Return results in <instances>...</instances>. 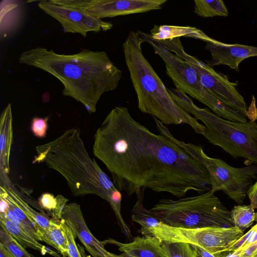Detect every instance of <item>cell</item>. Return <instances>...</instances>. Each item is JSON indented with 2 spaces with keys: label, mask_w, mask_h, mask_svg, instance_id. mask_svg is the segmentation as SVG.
I'll use <instances>...</instances> for the list:
<instances>
[{
  "label": "cell",
  "mask_w": 257,
  "mask_h": 257,
  "mask_svg": "<svg viewBox=\"0 0 257 257\" xmlns=\"http://www.w3.org/2000/svg\"><path fill=\"white\" fill-rule=\"evenodd\" d=\"M92 151L110 173L115 187L143 201L146 188L179 198L211 190L206 169L163 135L136 121L127 108L116 106L94 136Z\"/></svg>",
  "instance_id": "cell-1"
},
{
  "label": "cell",
  "mask_w": 257,
  "mask_h": 257,
  "mask_svg": "<svg viewBox=\"0 0 257 257\" xmlns=\"http://www.w3.org/2000/svg\"><path fill=\"white\" fill-rule=\"evenodd\" d=\"M19 62L57 78L63 85V95L81 103L90 113L96 111L103 93L117 88L122 73L105 51L88 49L62 54L39 47L22 53Z\"/></svg>",
  "instance_id": "cell-2"
},
{
  "label": "cell",
  "mask_w": 257,
  "mask_h": 257,
  "mask_svg": "<svg viewBox=\"0 0 257 257\" xmlns=\"http://www.w3.org/2000/svg\"><path fill=\"white\" fill-rule=\"evenodd\" d=\"M80 130L71 128L49 143L36 146L33 163H45L65 179L73 194L98 196L107 201L113 209L121 231H131L121 214L122 195L113 182L87 153Z\"/></svg>",
  "instance_id": "cell-3"
},
{
  "label": "cell",
  "mask_w": 257,
  "mask_h": 257,
  "mask_svg": "<svg viewBox=\"0 0 257 257\" xmlns=\"http://www.w3.org/2000/svg\"><path fill=\"white\" fill-rule=\"evenodd\" d=\"M145 42L138 31H132L122 44L126 65L137 94L138 107L166 124L189 125L203 135L206 127L179 105L145 58L142 44Z\"/></svg>",
  "instance_id": "cell-4"
},
{
  "label": "cell",
  "mask_w": 257,
  "mask_h": 257,
  "mask_svg": "<svg viewBox=\"0 0 257 257\" xmlns=\"http://www.w3.org/2000/svg\"><path fill=\"white\" fill-rule=\"evenodd\" d=\"M168 90L179 105L204 123L203 136L209 143L234 158H242L257 165V123L254 120L238 122L222 118L206 108L196 106L180 89Z\"/></svg>",
  "instance_id": "cell-5"
},
{
  "label": "cell",
  "mask_w": 257,
  "mask_h": 257,
  "mask_svg": "<svg viewBox=\"0 0 257 257\" xmlns=\"http://www.w3.org/2000/svg\"><path fill=\"white\" fill-rule=\"evenodd\" d=\"M151 210L160 221L173 227L233 226L230 211L211 190L178 200L162 199Z\"/></svg>",
  "instance_id": "cell-6"
},
{
  "label": "cell",
  "mask_w": 257,
  "mask_h": 257,
  "mask_svg": "<svg viewBox=\"0 0 257 257\" xmlns=\"http://www.w3.org/2000/svg\"><path fill=\"white\" fill-rule=\"evenodd\" d=\"M157 129L162 135L170 139L183 148L195 160L202 165L208 173L211 191H222L237 203L242 204L249 187L257 177V165L241 168L232 167L223 160L208 156L200 145L185 143L176 139L168 128L155 117Z\"/></svg>",
  "instance_id": "cell-7"
},
{
  "label": "cell",
  "mask_w": 257,
  "mask_h": 257,
  "mask_svg": "<svg viewBox=\"0 0 257 257\" xmlns=\"http://www.w3.org/2000/svg\"><path fill=\"white\" fill-rule=\"evenodd\" d=\"M140 36L153 47L165 63L166 73L176 88L207 106L218 116L233 122L247 121V116L219 100L203 86L199 75L187 62L173 54L150 34L138 31Z\"/></svg>",
  "instance_id": "cell-8"
},
{
  "label": "cell",
  "mask_w": 257,
  "mask_h": 257,
  "mask_svg": "<svg viewBox=\"0 0 257 257\" xmlns=\"http://www.w3.org/2000/svg\"><path fill=\"white\" fill-rule=\"evenodd\" d=\"M244 231L235 226L185 228L160 222L154 231L155 237L167 242H180L202 248L216 257H225L233 251Z\"/></svg>",
  "instance_id": "cell-9"
},
{
  "label": "cell",
  "mask_w": 257,
  "mask_h": 257,
  "mask_svg": "<svg viewBox=\"0 0 257 257\" xmlns=\"http://www.w3.org/2000/svg\"><path fill=\"white\" fill-rule=\"evenodd\" d=\"M159 42L188 63L196 71L203 86L209 93L232 108L247 117L248 116L247 104L236 88L238 85L237 82H230L226 75L216 71L207 63L188 54L185 51L180 38L161 40Z\"/></svg>",
  "instance_id": "cell-10"
},
{
  "label": "cell",
  "mask_w": 257,
  "mask_h": 257,
  "mask_svg": "<svg viewBox=\"0 0 257 257\" xmlns=\"http://www.w3.org/2000/svg\"><path fill=\"white\" fill-rule=\"evenodd\" d=\"M84 11L99 19L161 9L167 0H52Z\"/></svg>",
  "instance_id": "cell-11"
},
{
  "label": "cell",
  "mask_w": 257,
  "mask_h": 257,
  "mask_svg": "<svg viewBox=\"0 0 257 257\" xmlns=\"http://www.w3.org/2000/svg\"><path fill=\"white\" fill-rule=\"evenodd\" d=\"M39 8L58 21L65 33H76L86 37L88 32L106 31L113 27L111 22L95 18L76 8L58 4L51 0L41 1Z\"/></svg>",
  "instance_id": "cell-12"
},
{
  "label": "cell",
  "mask_w": 257,
  "mask_h": 257,
  "mask_svg": "<svg viewBox=\"0 0 257 257\" xmlns=\"http://www.w3.org/2000/svg\"><path fill=\"white\" fill-rule=\"evenodd\" d=\"M61 219L72 229L76 237L93 257H109L110 252L106 250L103 242L96 239L89 230L78 204H67Z\"/></svg>",
  "instance_id": "cell-13"
},
{
  "label": "cell",
  "mask_w": 257,
  "mask_h": 257,
  "mask_svg": "<svg viewBox=\"0 0 257 257\" xmlns=\"http://www.w3.org/2000/svg\"><path fill=\"white\" fill-rule=\"evenodd\" d=\"M205 49L211 55L207 61L211 67L224 65L239 71V65L244 59L257 56V47L239 44H226L213 39L206 43Z\"/></svg>",
  "instance_id": "cell-14"
},
{
  "label": "cell",
  "mask_w": 257,
  "mask_h": 257,
  "mask_svg": "<svg viewBox=\"0 0 257 257\" xmlns=\"http://www.w3.org/2000/svg\"><path fill=\"white\" fill-rule=\"evenodd\" d=\"M103 241L104 244L116 245L118 250L127 257H167L162 247V241L154 236H138L133 241L126 243L111 238Z\"/></svg>",
  "instance_id": "cell-15"
},
{
  "label": "cell",
  "mask_w": 257,
  "mask_h": 257,
  "mask_svg": "<svg viewBox=\"0 0 257 257\" xmlns=\"http://www.w3.org/2000/svg\"><path fill=\"white\" fill-rule=\"evenodd\" d=\"M150 34L156 41L171 40L181 37L199 39L206 43L213 40L201 30L190 26L155 25L151 30Z\"/></svg>",
  "instance_id": "cell-16"
},
{
  "label": "cell",
  "mask_w": 257,
  "mask_h": 257,
  "mask_svg": "<svg viewBox=\"0 0 257 257\" xmlns=\"http://www.w3.org/2000/svg\"><path fill=\"white\" fill-rule=\"evenodd\" d=\"M0 226L25 248L30 247L37 250L43 255L48 253L54 257H61L60 254L40 243L38 240L9 220L4 213H0Z\"/></svg>",
  "instance_id": "cell-17"
},
{
  "label": "cell",
  "mask_w": 257,
  "mask_h": 257,
  "mask_svg": "<svg viewBox=\"0 0 257 257\" xmlns=\"http://www.w3.org/2000/svg\"><path fill=\"white\" fill-rule=\"evenodd\" d=\"M12 113L11 104L3 110L1 116L0 151L1 170L5 174L9 173V157L13 141Z\"/></svg>",
  "instance_id": "cell-18"
},
{
  "label": "cell",
  "mask_w": 257,
  "mask_h": 257,
  "mask_svg": "<svg viewBox=\"0 0 257 257\" xmlns=\"http://www.w3.org/2000/svg\"><path fill=\"white\" fill-rule=\"evenodd\" d=\"M18 1L1 2V36L7 38L16 30L23 17L22 7Z\"/></svg>",
  "instance_id": "cell-19"
},
{
  "label": "cell",
  "mask_w": 257,
  "mask_h": 257,
  "mask_svg": "<svg viewBox=\"0 0 257 257\" xmlns=\"http://www.w3.org/2000/svg\"><path fill=\"white\" fill-rule=\"evenodd\" d=\"M41 241L46 242L57 249L63 257H69L67 240L61 222L53 220L51 226L47 228H39Z\"/></svg>",
  "instance_id": "cell-20"
},
{
  "label": "cell",
  "mask_w": 257,
  "mask_h": 257,
  "mask_svg": "<svg viewBox=\"0 0 257 257\" xmlns=\"http://www.w3.org/2000/svg\"><path fill=\"white\" fill-rule=\"evenodd\" d=\"M1 197L5 199L8 209L18 218L22 225V229L38 241H41L39 227L30 219L22 209L14 201L5 187L1 186Z\"/></svg>",
  "instance_id": "cell-21"
},
{
  "label": "cell",
  "mask_w": 257,
  "mask_h": 257,
  "mask_svg": "<svg viewBox=\"0 0 257 257\" xmlns=\"http://www.w3.org/2000/svg\"><path fill=\"white\" fill-rule=\"evenodd\" d=\"M5 189L14 201L39 228L46 229L51 226L53 222L52 218H50L44 212H38L32 209L11 188L6 189L5 188Z\"/></svg>",
  "instance_id": "cell-22"
},
{
  "label": "cell",
  "mask_w": 257,
  "mask_h": 257,
  "mask_svg": "<svg viewBox=\"0 0 257 257\" xmlns=\"http://www.w3.org/2000/svg\"><path fill=\"white\" fill-rule=\"evenodd\" d=\"M194 12L203 18L216 16L227 17L228 10L222 0H195Z\"/></svg>",
  "instance_id": "cell-23"
},
{
  "label": "cell",
  "mask_w": 257,
  "mask_h": 257,
  "mask_svg": "<svg viewBox=\"0 0 257 257\" xmlns=\"http://www.w3.org/2000/svg\"><path fill=\"white\" fill-rule=\"evenodd\" d=\"M254 209L250 205L235 206L230 211V217L233 226L244 231L255 220Z\"/></svg>",
  "instance_id": "cell-24"
},
{
  "label": "cell",
  "mask_w": 257,
  "mask_h": 257,
  "mask_svg": "<svg viewBox=\"0 0 257 257\" xmlns=\"http://www.w3.org/2000/svg\"><path fill=\"white\" fill-rule=\"evenodd\" d=\"M162 247L167 257H196L195 249L187 243L162 241Z\"/></svg>",
  "instance_id": "cell-25"
},
{
  "label": "cell",
  "mask_w": 257,
  "mask_h": 257,
  "mask_svg": "<svg viewBox=\"0 0 257 257\" xmlns=\"http://www.w3.org/2000/svg\"><path fill=\"white\" fill-rule=\"evenodd\" d=\"M0 243L8 250L12 257H36L27 251L24 246L1 227Z\"/></svg>",
  "instance_id": "cell-26"
},
{
  "label": "cell",
  "mask_w": 257,
  "mask_h": 257,
  "mask_svg": "<svg viewBox=\"0 0 257 257\" xmlns=\"http://www.w3.org/2000/svg\"><path fill=\"white\" fill-rule=\"evenodd\" d=\"M67 240V246L69 257H81L78 245L75 242V237L72 229L61 219Z\"/></svg>",
  "instance_id": "cell-27"
},
{
  "label": "cell",
  "mask_w": 257,
  "mask_h": 257,
  "mask_svg": "<svg viewBox=\"0 0 257 257\" xmlns=\"http://www.w3.org/2000/svg\"><path fill=\"white\" fill-rule=\"evenodd\" d=\"M48 117H34L31 122V131L37 137L43 138L45 137L48 129Z\"/></svg>",
  "instance_id": "cell-28"
},
{
  "label": "cell",
  "mask_w": 257,
  "mask_h": 257,
  "mask_svg": "<svg viewBox=\"0 0 257 257\" xmlns=\"http://www.w3.org/2000/svg\"><path fill=\"white\" fill-rule=\"evenodd\" d=\"M57 203L56 198L49 193L43 194L39 199V204L43 210H45L52 214Z\"/></svg>",
  "instance_id": "cell-29"
},
{
  "label": "cell",
  "mask_w": 257,
  "mask_h": 257,
  "mask_svg": "<svg viewBox=\"0 0 257 257\" xmlns=\"http://www.w3.org/2000/svg\"><path fill=\"white\" fill-rule=\"evenodd\" d=\"M57 203L55 209L52 212V219L56 221H59L61 218L62 211L67 204L68 200L61 195L56 197Z\"/></svg>",
  "instance_id": "cell-30"
},
{
  "label": "cell",
  "mask_w": 257,
  "mask_h": 257,
  "mask_svg": "<svg viewBox=\"0 0 257 257\" xmlns=\"http://www.w3.org/2000/svg\"><path fill=\"white\" fill-rule=\"evenodd\" d=\"M247 195L249 199L250 205L253 209H257V181L249 187Z\"/></svg>",
  "instance_id": "cell-31"
},
{
  "label": "cell",
  "mask_w": 257,
  "mask_h": 257,
  "mask_svg": "<svg viewBox=\"0 0 257 257\" xmlns=\"http://www.w3.org/2000/svg\"><path fill=\"white\" fill-rule=\"evenodd\" d=\"M225 257H249L244 252L243 249L237 248L235 250L230 252Z\"/></svg>",
  "instance_id": "cell-32"
},
{
  "label": "cell",
  "mask_w": 257,
  "mask_h": 257,
  "mask_svg": "<svg viewBox=\"0 0 257 257\" xmlns=\"http://www.w3.org/2000/svg\"><path fill=\"white\" fill-rule=\"evenodd\" d=\"M0 257H12L8 250L1 243Z\"/></svg>",
  "instance_id": "cell-33"
},
{
  "label": "cell",
  "mask_w": 257,
  "mask_h": 257,
  "mask_svg": "<svg viewBox=\"0 0 257 257\" xmlns=\"http://www.w3.org/2000/svg\"><path fill=\"white\" fill-rule=\"evenodd\" d=\"M255 220L257 221V212L255 213ZM250 231L251 233H252V235L254 236V242H257V224L254 227L251 228Z\"/></svg>",
  "instance_id": "cell-34"
},
{
  "label": "cell",
  "mask_w": 257,
  "mask_h": 257,
  "mask_svg": "<svg viewBox=\"0 0 257 257\" xmlns=\"http://www.w3.org/2000/svg\"><path fill=\"white\" fill-rule=\"evenodd\" d=\"M78 249L81 257H90L85 252L84 248L79 244H78Z\"/></svg>",
  "instance_id": "cell-35"
},
{
  "label": "cell",
  "mask_w": 257,
  "mask_h": 257,
  "mask_svg": "<svg viewBox=\"0 0 257 257\" xmlns=\"http://www.w3.org/2000/svg\"><path fill=\"white\" fill-rule=\"evenodd\" d=\"M109 257H127V256L123 255L122 253L118 255V254H115L110 252Z\"/></svg>",
  "instance_id": "cell-36"
},
{
  "label": "cell",
  "mask_w": 257,
  "mask_h": 257,
  "mask_svg": "<svg viewBox=\"0 0 257 257\" xmlns=\"http://www.w3.org/2000/svg\"><path fill=\"white\" fill-rule=\"evenodd\" d=\"M255 257H257V256H255Z\"/></svg>",
  "instance_id": "cell-37"
}]
</instances>
